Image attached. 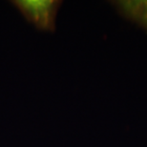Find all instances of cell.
I'll return each mask as SVG.
<instances>
[{
	"mask_svg": "<svg viewBox=\"0 0 147 147\" xmlns=\"http://www.w3.org/2000/svg\"><path fill=\"white\" fill-rule=\"evenodd\" d=\"M10 3L28 23L39 32L55 33V21L62 1L59 0H11Z\"/></svg>",
	"mask_w": 147,
	"mask_h": 147,
	"instance_id": "obj_1",
	"label": "cell"
},
{
	"mask_svg": "<svg viewBox=\"0 0 147 147\" xmlns=\"http://www.w3.org/2000/svg\"><path fill=\"white\" fill-rule=\"evenodd\" d=\"M123 18L137 24L147 32V0H117L110 1Z\"/></svg>",
	"mask_w": 147,
	"mask_h": 147,
	"instance_id": "obj_2",
	"label": "cell"
}]
</instances>
